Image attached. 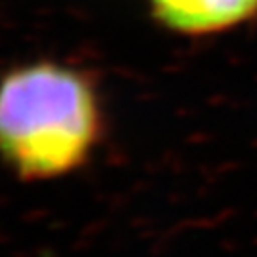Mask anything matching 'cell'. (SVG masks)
<instances>
[{"label":"cell","instance_id":"obj_2","mask_svg":"<svg viewBox=\"0 0 257 257\" xmlns=\"http://www.w3.org/2000/svg\"><path fill=\"white\" fill-rule=\"evenodd\" d=\"M155 21L181 37H211L257 18V0H149Z\"/></svg>","mask_w":257,"mask_h":257},{"label":"cell","instance_id":"obj_1","mask_svg":"<svg viewBox=\"0 0 257 257\" xmlns=\"http://www.w3.org/2000/svg\"><path fill=\"white\" fill-rule=\"evenodd\" d=\"M101 136V99L86 71L35 59L0 76V160L21 181L78 172Z\"/></svg>","mask_w":257,"mask_h":257}]
</instances>
